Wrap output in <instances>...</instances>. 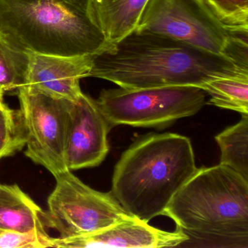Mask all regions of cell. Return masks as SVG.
Wrapping results in <instances>:
<instances>
[{
  "label": "cell",
  "mask_w": 248,
  "mask_h": 248,
  "mask_svg": "<svg viewBox=\"0 0 248 248\" xmlns=\"http://www.w3.org/2000/svg\"><path fill=\"white\" fill-rule=\"evenodd\" d=\"M149 0H93L98 23L114 46L137 28Z\"/></svg>",
  "instance_id": "cell-13"
},
{
  "label": "cell",
  "mask_w": 248,
  "mask_h": 248,
  "mask_svg": "<svg viewBox=\"0 0 248 248\" xmlns=\"http://www.w3.org/2000/svg\"><path fill=\"white\" fill-rule=\"evenodd\" d=\"M3 95L2 92H0V107L5 105V103L3 101Z\"/></svg>",
  "instance_id": "cell-19"
},
{
  "label": "cell",
  "mask_w": 248,
  "mask_h": 248,
  "mask_svg": "<svg viewBox=\"0 0 248 248\" xmlns=\"http://www.w3.org/2000/svg\"><path fill=\"white\" fill-rule=\"evenodd\" d=\"M47 232H21L0 229V248H52Z\"/></svg>",
  "instance_id": "cell-18"
},
{
  "label": "cell",
  "mask_w": 248,
  "mask_h": 248,
  "mask_svg": "<svg viewBox=\"0 0 248 248\" xmlns=\"http://www.w3.org/2000/svg\"><path fill=\"white\" fill-rule=\"evenodd\" d=\"M220 149V165L229 167L248 181V114L215 137Z\"/></svg>",
  "instance_id": "cell-14"
},
{
  "label": "cell",
  "mask_w": 248,
  "mask_h": 248,
  "mask_svg": "<svg viewBox=\"0 0 248 248\" xmlns=\"http://www.w3.org/2000/svg\"><path fill=\"white\" fill-rule=\"evenodd\" d=\"M110 130L96 100L82 93L72 104L69 117L66 149L69 170L101 165L109 151Z\"/></svg>",
  "instance_id": "cell-9"
},
{
  "label": "cell",
  "mask_w": 248,
  "mask_h": 248,
  "mask_svg": "<svg viewBox=\"0 0 248 248\" xmlns=\"http://www.w3.org/2000/svg\"><path fill=\"white\" fill-rule=\"evenodd\" d=\"M175 229L167 232L149 225L135 216L94 233L70 238L52 237V248H161L181 247L188 241Z\"/></svg>",
  "instance_id": "cell-10"
},
{
  "label": "cell",
  "mask_w": 248,
  "mask_h": 248,
  "mask_svg": "<svg viewBox=\"0 0 248 248\" xmlns=\"http://www.w3.org/2000/svg\"><path fill=\"white\" fill-rule=\"evenodd\" d=\"M56 186L42 213L46 227L55 229L61 238L94 233L132 217L111 191H96L84 184L72 170L55 177Z\"/></svg>",
  "instance_id": "cell-7"
},
{
  "label": "cell",
  "mask_w": 248,
  "mask_h": 248,
  "mask_svg": "<svg viewBox=\"0 0 248 248\" xmlns=\"http://www.w3.org/2000/svg\"><path fill=\"white\" fill-rule=\"evenodd\" d=\"M92 55L59 56L31 53L27 85L56 98L78 101L80 80L89 78Z\"/></svg>",
  "instance_id": "cell-11"
},
{
  "label": "cell",
  "mask_w": 248,
  "mask_h": 248,
  "mask_svg": "<svg viewBox=\"0 0 248 248\" xmlns=\"http://www.w3.org/2000/svg\"><path fill=\"white\" fill-rule=\"evenodd\" d=\"M197 168L191 140L176 133L138 139L114 168L111 193L132 216L149 223L163 216Z\"/></svg>",
  "instance_id": "cell-4"
},
{
  "label": "cell",
  "mask_w": 248,
  "mask_h": 248,
  "mask_svg": "<svg viewBox=\"0 0 248 248\" xmlns=\"http://www.w3.org/2000/svg\"><path fill=\"white\" fill-rule=\"evenodd\" d=\"M163 216L188 237L183 245L248 248V181L220 164L197 168Z\"/></svg>",
  "instance_id": "cell-2"
},
{
  "label": "cell",
  "mask_w": 248,
  "mask_h": 248,
  "mask_svg": "<svg viewBox=\"0 0 248 248\" xmlns=\"http://www.w3.org/2000/svg\"><path fill=\"white\" fill-rule=\"evenodd\" d=\"M43 210L18 186L0 184V229L47 232Z\"/></svg>",
  "instance_id": "cell-12"
},
{
  "label": "cell",
  "mask_w": 248,
  "mask_h": 248,
  "mask_svg": "<svg viewBox=\"0 0 248 248\" xmlns=\"http://www.w3.org/2000/svg\"><path fill=\"white\" fill-rule=\"evenodd\" d=\"M205 92L193 86L103 90L96 100L111 129L120 124L164 128L197 114Z\"/></svg>",
  "instance_id": "cell-6"
},
{
  "label": "cell",
  "mask_w": 248,
  "mask_h": 248,
  "mask_svg": "<svg viewBox=\"0 0 248 248\" xmlns=\"http://www.w3.org/2000/svg\"><path fill=\"white\" fill-rule=\"evenodd\" d=\"M201 89L210 95V105L248 114V75L214 78Z\"/></svg>",
  "instance_id": "cell-15"
},
{
  "label": "cell",
  "mask_w": 248,
  "mask_h": 248,
  "mask_svg": "<svg viewBox=\"0 0 248 248\" xmlns=\"http://www.w3.org/2000/svg\"><path fill=\"white\" fill-rule=\"evenodd\" d=\"M18 96L27 136L26 156L54 177L69 170L66 149L73 101L27 86L18 90Z\"/></svg>",
  "instance_id": "cell-8"
},
{
  "label": "cell",
  "mask_w": 248,
  "mask_h": 248,
  "mask_svg": "<svg viewBox=\"0 0 248 248\" xmlns=\"http://www.w3.org/2000/svg\"><path fill=\"white\" fill-rule=\"evenodd\" d=\"M27 136L20 110L0 107V159L12 156L26 146Z\"/></svg>",
  "instance_id": "cell-17"
},
{
  "label": "cell",
  "mask_w": 248,
  "mask_h": 248,
  "mask_svg": "<svg viewBox=\"0 0 248 248\" xmlns=\"http://www.w3.org/2000/svg\"><path fill=\"white\" fill-rule=\"evenodd\" d=\"M136 30L184 42L248 68V34L226 30L199 0H149Z\"/></svg>",
  "instance_id": "cell-5"
},
{
  "label": "cell",
  "mask_w": 248,
  "mask_h": 248,
  "mask_svg": "<svg viewBox=\"0 0 248 248\" xmlns=\"http://www.w3.org/2000/svg\"><path fill=\"white\" fill-rule=\"evenodd\" d=\"M0 37L27 53L100 54L113 47L93 0H0Z\"/></svg>",
  "instance_id": "cell-3"
},
{
  "label": "cell",
  "mask_w": 248,
  "mask_h": 248,
  "mask_svg": "<svg viewBox=\"0 0 248 248\" xmlns=\"http://www.w3.org/2000/svg\"><path fill=\"white\" fill-rule=\"evenodd\" d=\"M31 53L0 37V92L18 91L27 85Z\"/></svg>",
  "instance_id": "cell-16"
},
{
  "label": "cell",
  "mask_w": 248,
  "mask_h": 248,
  "mask_svg": "<svg viewBox=\"0 0 248 248\" xmlns=\"http://www.w3.org/2000/svg\"><path fill=\"white\" fill-rule=\"evenodd\" d=\"M243 67L221 55L148 31L135 30L111 48L93 56L89 78L127 90L164 87L201 88L222 77L246 76Z\"/></svg>",
  "instance_id": "cell-1"
}]
</instances>
